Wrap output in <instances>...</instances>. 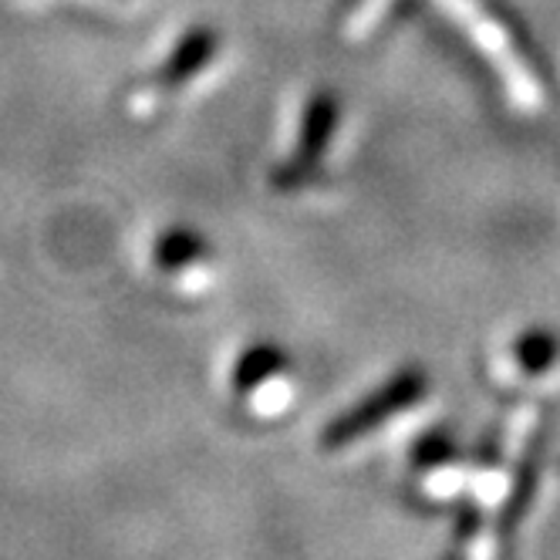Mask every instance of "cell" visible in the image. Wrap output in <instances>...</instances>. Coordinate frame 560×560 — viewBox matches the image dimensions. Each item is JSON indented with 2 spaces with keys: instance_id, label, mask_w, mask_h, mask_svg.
Segmentation results:
<instances>
[{
  "instance_id": "2",
  "label": "cell",
  "mask_w": 560,
  "mask_h": 560,
  "mask_svg": "<svg viewBox=\"0 0 560 560\" xmlns=\"http://www.w3.org/2000/svg\"><path fill=\"white\" fill-rule=\"evenodd\" d=\"M338 118H341V102L335 92L322 89L307 98L304 115H301V132H298V152L291 163H284L273 176V183L280 189H298L317 170L325 149L331 145L335 132H338Z\"/></svg>"
},
{
  "instance_id": "3",
  "label": "cell",
  "mask_w": 560,
  "mask_h": 560,
  "mask_svg": "<svg viewBox=\"0 0 560 560\" xmlns=\"http://www.w3.org/2000/svg\"><path fill=\"white\" fill-rule=\"evenodd\" d=\"M217 55H220V34L207 24L189 27L176 42V48L170 51L159 78H163L166 85H186L196 74H203Z\"/></svg>"
},
{
  "instance_id": "7",
  "label": "cell",
  "mask_w": 560,
  "mask_h": 560,
  "mask_svg": "<svg viewBox=\"0 0 560 560\" xmlns=\"http://www.w3.org/2000/svg\"><path fill=\"white\" fill-rule=\"evenodd\" d=\"M513 358L524 375H547L560 362V335H553L550 328H527L513 345Z\"/></svg>"
},
{
  "instance_id": "8",
  "label": "cell",
  "mask_w": 560,
  "mask_h": 560,
  "mask_svg": "<svg viewBox=\"0 0 560 560\" xmlns=\"http://www.w3.org/2000/svg\"><path fill=\"white\" fill-rule=\"evenodd\" d=\"M453 560H493L490 530L479 524L476 516H463L459 520L456 544H453Z\"/></svg>"
},
{
  "instance_id": "1",
  "label": "cell",
  "mask_w": 560,
  "mask_h": 560,
  "mask_svg": "<svg viewBox=\"0 0 560 560\" xmlns=\"http://www.w3.org/2000/svg\"><path fill=\"white\" fill-rule=\"evenodd\" d=\"M429 395V378L419 369H406L392 375L385 385L369 392L362 402H354L348 412H341L328 429H325V446L328 450H348L354 443H362L365 435L385 429L392 419L406 416L419 402H425Z\"/></svg>"
},
{
  "instance_id": "6",
  "label": "cell",
  "mask_w": 560,
  "mask_h": 560,
  "mask_svg": "<svg viewBox=\"0 0 560 560\" xmlns=\"http://www.w3.org/2000/svg\"><path fill=\"white\" fill-rule=\"evenodd\" d=\"M152 257L163 270L176 273V270H186L192 264H203L210 257V244L192 226H170L166 233H159Z\"/></svg>"
},
{
  "instance_id": "5",
  "label": "cell",
  "mask_w": 560,
  "mask_h": 560,
  "mask_svg": "<svg viewBox=\"0 0 560 560\" xmlns=\"http://www.w3.org/2000/svg\"><path fill=\"white\" fill-rule=\"evenodd\" d=\"M291 372V358L270 341H260L240 354V362L233 369V385L244 398H257L264 385L273 378H284Z\"/></svg>"
},
{
  "instance_id": "4",
  "label": "cell",
  "mask_w": 560,
  "mask_h": 560,
  "mask_svg": "<svg viewBox=\"0 0 560 560\" xmlns=\"http://www.w3.org/2000/svg\"><path fill=\"white\" fill-rule=\"evenodd\" d=\"M416 476L422 479V490L429 497H446L463 483V463L456 443L446 435H432L416 450Z\"/></svg>"
}]
</instances>
